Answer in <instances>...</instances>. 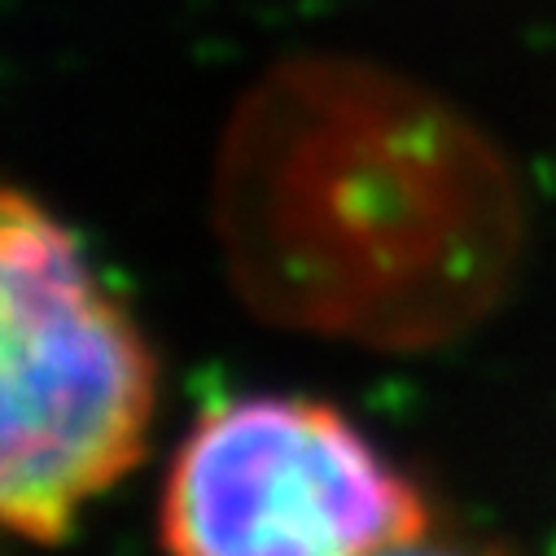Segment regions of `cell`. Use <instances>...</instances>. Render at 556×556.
<instances>
[{"mask_svg":"<svg viewBox=\"0 0 556 556\" xmlns=\"http://www.w3.org/2000/svg\"><path fill=\"white\" fill-rule=\"evenodd\" d=\"M386 556H513L495 543H482V539H465V534H443V530H426L421 539H412Z\"/></svg>","mask_w":556,"mask_h":556,"instance_id":"277c9868","label":"cell"},{"mask_svg":"<svg viewBox=\"0 0 556 556\" xmlns=\"http://www.w3.org/2000/svg\"><path fill=\"white\" fill-rule=\"evenodd\" d=\"M434 530L416 482L325 399L206 407L159 495L167 556H386Z\"/></svg>","mask_w":556,"mask_h":556,"instance_id":"3957f363","label":"cell"},{"mask_svg":"<svg viewBox=\"0 0 556 556\" xmlns=\"http://www.w3.org/2000/svg\"><path fill=\"white\" fill-rule=\"evenodd\" d=\"M0 521L62 543L146 456L159 364L79 237L31 193L0 198Z\"/></svg>","mask_w":556,"mask_h":556,"instance_id":"7a4b0ae2","label":"cell"},{"mask_svg":"<svg viewBox=\"0 0 556 556\" xmlns=\"http://www.w3.org/2000/svg\"><path fill=\"white\" fill-rule=\"evenodd\" d=\"M219 228L241 290L276 320L430 338L495 299L517 193L447 101L307 58L241 101L219 159Z\"/></svg>","mask_w":556,"mask_h":556,"instance_id":"6da1fadb","label":"cell"}]
</instances>
